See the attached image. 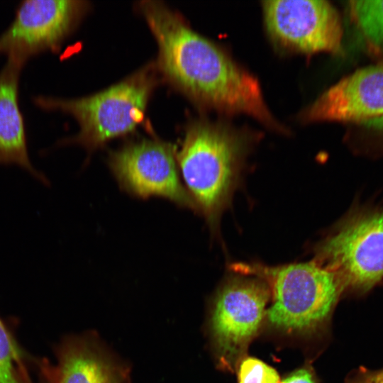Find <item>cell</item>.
I'll list each match as a JSON object with an SVG mask.
<instances>
[{
  "label": "cell",
  "mask_w": 383,
  "mask_h": 383,
  "mask_svg": "<svg viewBox=\"0 0 383 383\" xmlns=\"http://www.w3.org/2000/svg\"><path fill=\"white\" fill-rule=\"evenodd\" d=\"M140 9L158 44L160 67L173 84L206 107L246 114L268 128L285 131L253 75L159 2L144 1Z\"/></svg>",
  "instance_id": "cell-1"
},
{
  "label": "cell",
  "mask_w": 383,
  "mask_h": 383,
  "mask_svg": "<svg viewBox=\"0 0 383 383\" xmlns=\"http://www.w3.org/2000/svg\"><path fill=\"white\" fill-rule=\"evenodd\" d=\"M250 147L243 131L199 121L189 127L176 155L184 187L212 234L231 204Z\"/></svg>",
  "instance_id": "cell-2"
},
{
  "label": "cell",
  "mask_w": 383,
  "mask_h": 383,
  "mask_svg": "<svg viewBox=\"0 0 383 383\" xmlns=\"http://www.w3.org/2000/svg\"><path fill=\"white\" fill-rule=\"evenodd\" d=\"M231 267L266 282L272 298L267 319L288 332H306L325 323L344 291L336 275L314 260L279 266L239 262Z\"/></svg>",
  "instance_id": "cell-3"
},
{
  "label": "cell",
  "mask_w": 383,
  "mask_h": 383,
  "mask_svg": "<svg viewBox=\"0 0 383 383\" xmlns=\"http://www.w3.org/2000/svg\"><path fill=\"white\" fill-rule=\"evenodd\" d=\"M153 87L152 74L145 68L91 96L78 99L38 96L33 103L43 110L73 116L79 125V132L60 143H77L91 151L131 132L142 122Z\"/></svg>",
  "instance_id": "cell-4"
},
{
  "label": "cell",
  "mask_w": 383,
  "mask_h": 383,
  "mask_svg": "<svg viewBox=\"0 0 383 383\" xmlns=\"http://www.w3.org/2000/svg\"><path fill=\"white\" fill-rule=\"evenodd\" d=\"M344 291L365 294L383 279V209L352 214L322 239L313 260Z\"/></svg>",
  "instance_id": "cell-5"
},
{
  "label": "cell",
  "mask_w": 383,
  "mask_h": 383,
  "mask_svg": "<svg viewBox=\"0 0 383 383\" xmlns=\"http://www.w3.org/2000/svg\"><path fill=\"white\" fill-rule=\"evenodd\" d=\"M270 290L252 276L234 277L218 291L213 302L209 330L218 362L233 369L256 335L266 314Z\"/></svg>",
  "instance_id": "cell-6"
},
{
  "label": "cell",
  "mask_w": 383,
  "mask_h": 383,
  "mask_svg": "<svg viewBox=\"0 0 383 383\" xmlns=\"http://www.w3.org/2000/svg\"><path fill=\"white\" fill-rule=\"evenodd\" d=\"M108 164L120 188L131 196H159L197 212L181 180L172 144L152 140L128 143L109 154Z\"/></svg>",
  "instance_id": "cell-7"
},
{
  "label": "cell",
  "mask_w": 383,
  "mask_h": 383,
  "mask_svg": "<svg viewBox=\"0 0 383 383\" xmlns=\"http://www.w3.org/2000/svg\"><path fill=\"white\" fill-rule=\"evenodd\" d=\"M84 6L70 0H27L16 8L9 26L0 35V54L25 63L56 50L75 26Z\"/></svg>",
  "instance_id": "cell-8"
},
{
  "label": "cell",
  "mask_w": 383,
  "mask_h": 383,
  "mask_svg": "<svg viewBox=\"0 0 383 383\" xmlns=\"http://www.w3.org/2000/svg\"><path fill=\"white\" fill-rule=\"evenodd\" d=\"M262 8L268 31L283 45L305 53L340 50L341 22L328 1H265Z\"/></svg>",
  "instance_id": "cell-9"
},
{
  "label": "cell",
  "mask_w": 383,
  "mask_h": 383,
  "mask_svg": "<svg viewBox=\"0 0 383 383\" xmlns=\"http://www.w3.org/2000/svg\"><path fill=\"white\" fill-rule=\"evenodd\" d=\"M383 115V62L360 69L320 95L302 114L306 121L362 123Z\"/></svg>",
  "instance_id": "cell-10"
},
{
  "label": "cell",
  "mask_w": 383,
  "mask_h": 383,
  "mask_svg": "<svg viewBox=\"0 0 383 383\" xmlns=\"http://www.w3.org/2000/svg\"><path fill=\"white\" fill-rule=\"evenodd\" d=\"M56 356V364L44 369L46 383H131L129 368L96 335L67 338Z\"/></svg>",
  "instance_id": "cell-11"
},
{
  "label": "cell",
  "mask_w": 383,
  "mask_h": 383,
  "mask_svg": "<svg viewBox=\"0 0 383 383\" xmlns=\"http://www.w3.org/2000/svg\"><path fill=\"white\" fill-rule=\"evenodd\" d=\"M26 63L7 57L0 70V165H15L44 184L47 177L30 161L19 101V80Z\"/></svg>",
  "instance_id": "cell-12"
},
{
  "label": "cell",
  "mask_w": 383,
  "mask_h": 383,
  "mask_svg": "<svg viewBox=\"0 0 383 383\" xmlns=\"http://www.w3.org/2000/svg\"><path fill=\"white\" fill-rule=\"evenodd\" d=\"M353 18L367 41L383 50V1H353Z\"/></svg>",
  "instance_id": "cell-13"
},
{
  "label": "cell",
  "mask_w": 383,
  "mask_h": 383,
  "mask_svg": "<svg viewBox=\"0 0 383 383\" xmlns=\"http://www.w3.org/2000/svg\"><path fill=\"white\" fill-rule=\"evenodd\" d=\"M19 357L14 340L0 319V383H23L19 374Z\"/></svg>",
  "instance_id": "cell-14"
},
{
  "label": "cell",
  "mask_w": 383,
  "mask_h": 383,
  "mask_svg": "<svg viewBox=\"0 0 383 383\" xmlns=\"http://www.w3.org/2000/svg\"><path fill=\"white\" fill-rule=\"evenodd\" d=\"M238 383H280L277 372L262 360L246 357L241 358L238 368Z\"/></svg>",
  "instance_id": "cell-15"
},
{
  "label": "cell",
  "mask_w": 383,
  "mask_h": 383,
  "mask_svg": "<svg viewBox=\"0 0 383 383\" xmlns=\"http://www.w3.org/2000/svg\"><path fill=\"white\" fill-rule=\"evenodd\" d=\"M345 383H383V368L372 370L360 367L349 374Z\"/></svg>",
  "instance_id": "cell-16"
},
{
  "label": "cell",
  "mask_w": 383,
  "mask_h": 383,
  "mask_svg": "<svg viewBox=\"0 0 383 383\" xmlns=\"http://www.w3.org/2000/svg\"><path fill=\"white\" fill-rule=\"evenodd\" d=\"M280 383H317V381L312 370L304 367L293 372Z\"/></svg>",
  "instance_id": "cell-17"
},
{
  "label": "cell",
  "mask_w": 383,
  "mask_h": 383,
  "mask_svg": "<svg viewBox=\"0 0 383 383\" xmlns=\"http://www.w3.org/2000/svg\"><path fill=\"white\" fill-rule=\"evenodd\" d=\"M368 128L383 132V115L362 123Z\"/></svg>",
  "instance_id": "cell-18"
}]
</instances>
